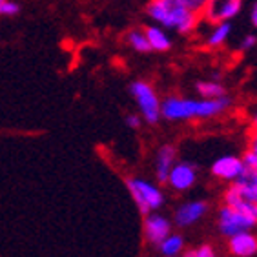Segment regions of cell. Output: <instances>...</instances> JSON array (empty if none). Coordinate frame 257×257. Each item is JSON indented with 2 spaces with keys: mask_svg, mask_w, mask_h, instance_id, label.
<instances>
[{
  "mask_svg": "<svg viewBox=\"0 0 257 257\" xmlns=\"http://www.w3.org/2000/svg\"><path fill=\"white\" fill-rule=\"evenodd\" d=\"M148 15L164 28H173L179 33H190L197 24V15L184 6L183 0H152Z\"/></svg>",
  "mask_w": 257,
  "mask_h": 257,
  "instance_id": "2",
  "label": "cell"
},
{
  "mask_svg": "<svg viewBox=\"0 0 257 257\" xmlns=\"http://www.w3.org/2000/svg\"><path fill=\"white\" fill-rule=\"evenodd\" d=\"M197 91L199 95H203L204 99H219V97H224V88L219 82H197Z\"/></svg>",
  "mask_w": 257,
  "mask_h": 257,
  "instance_id": "16",
  "label": "cell"
},
{
  "mask_svg": "<svg viewBox=\"0 0 257 257\" xmlns=\"http://www.w3.org/2000/svg\"><path fill=\"white\" fill-rule=\"evenodd\" d=\"M224 203L233 210H239L257 219V186L233 181L232 188H228V192L224 193Z\"/></svg>",
  "mask_w": 257,
  "mask_h": 257,
  "instance_id": "4",
  "label": "cell"
},
{
  "mask_svg": "<svg viewBox=\"0 0 257 257\" xmlns=\"http://www.w3.org/2000/svg\"><path fill=\"white\" fill-rule=\"evenodd\" d=\"M255 44H257V37H255V35H246V37L242 39V42H241V50L242 51L252 50Z\"/></svg>",
  "mask_w": 257,
  "mask_h": 257,
  "instance_id": "21",
  "label": "cell"
},
{
  "mask_svg": "<svg viewBox=\"0 0 257 257\" xmlns=\"http://www.w3.org/2000/svg\"><path fill=\"white\" fill-rule=\"evenodd\" d=\"M128 42L132 44L134 50L141 51V53L152 51V46H150L148 39H146V35H144L143 31H132V33L128 35Z\"/></svg>",
  "mask_w": 257,
  "mask_h": 257,
  "instance_id": "18",
  "label": "cell"
},
{
  "mask_svg": "<svg viewBox=\"0 0 257 257\" xmlns=\"http://www.w3.org/2000/svg\"><path fill=\"white\" fill-rule=\"evenodd\" d=\"M130 91L137 100V106L141 109V115L144 117V120L150 124L159 122L161 119V102H159V97L155 95L154 88L143 80H137L130 86Z\"/></svg>",
  "mask_w": 257,
  "mask_h": 257,
  "instance_id": "5",
  "label": "cell"
},
{
  "mask_svg": "<svg viewBox=\"0 0 257 257\" xmlns=\"http://www.w3.org/2000/svg\"><path fill=\"white\" fill-rule=\"evenodd\" d=\"M128 188L132 192L139 212L143 215H150L152 210H157L164 204V195L154 184L141 181V179H128Z\"/></svg>",
  "mask_w": 257,
  "mask_h": 257,
  "instance_id": "3",
  "label": "cell"
},
{
  "mask_svg": "<svg viewBox=\"0 0 257 257\" xmlns=\"http://www.w3.org/2000/svg\"><path fill=\"white\" fill-rule=\"evenodd\" d=\"M20 11V6L11 2V0H0V15L4 17H13Z\"/></svg>",
  "mask_w": 257,
  "mask_h": 257,
  "instance_id": "19",
  "label": "cell"
},
{
  "mask_svg": "<svg viewBox=\"0 0 257 257\" xmlns=\"http://www.w3.org/2000/svg\"><path fill=\"white\" fill-rule=\"evenodd\" d=\"M183 248H184V239L181 235H172V233L159 244V250H161V253L164 257L179 255V253L183 252Z\"/></svg>",
  "mask_w": 257,
  "mask_h": 257,
  "instance_id": "15",
  "label": "cell"
},
{
  "mask_svg": "<svg viewBox=\"0 0 257 257\" xmlns=\"http://www.w3.org/2000/svg\"><path fill=\"white\" fill-rule=\"evenodd\" d=\"M126 124H128L132 130H139L141 128V124H143V120H141L139 115H130L128 119H126Z\"/></svg>",
  "mask_w": 257,
  "mask_h": 257,
  "instance_id": "23",
  "label": "cell"
},
{
  "mask_svg": "<svg viewBox=\"0 0 257 257\" xmlns=\"http://www.w3.org/2000/svg\"><path fill=\"white\" fill-rule=\"evenodd\" d=\"M195 257H217L215 252H213V248L210 244H203L201 248L195 250Z\"/></svg>",
  "mask_w": 257,
  "mask_h": 257,
  "instance_id": "22",
  "label": "cell"
},
{
  "mask_svg": "<svg viewBox=\"0 0 257 257\" xmlns=\"http://www.w3.org/2000/svg\"><path fill=\"white\" fill-rule=\"evenodd\" d=\"M250 150L257 154V132H255V135H253V139H252V148H250Z\"/></svg>",
  "mask_w": 257,
  "mask_h": 257,
  "instance_id": "25",
  "label": "cell"
},
{
  "mask_svg": "<svg viewBox=\"0 0 257 257\" xmlns=\"http://www.w3.org/2000/svg\"><path fill=\"white\" fill-rule=\"evenodd\" d=\"M232 104L230 97H219V99L206 100H192L179 99V97H168L161 104V117L168 120H186L199 117V119H210L215 115L223 113L224 109Z\"/></svg>",
  "mask_w": 257,
  "mask_h": 257,
  "instance_id": "1",
  "label": "cell"
},
{
  "mask_svg": "<svg viewBox=\"0 0 257 257\" xmlns=\"http://www.w3.org/2000/svg\"><path fill=\"white\" fill-rule=\"evenodd\" d=\"M244 170L242 159L235 157V155H224V157L217 159L212 164V173L215 177L224 179V181H235Z\"/></svg>",
  "mask_w": 257,
  "mask_h": 257,
  "instance_id": "8",
  "label": "cell"
},
{
  "mask_svg": "<svg viewBox=\"0 0 257 257\" xmlns=\"http://www.w3.org/2000/svg\"><path fill=\"white\" fill-rule=\"evenodd\" d=\"M177 159V150L173 148L172 144H164L163 148L159 150L157 154V177L161 183H168L170 172L173 168V163Z\"/></svg>",
  "mask_w": 257,
  "mask_h": 257,
  "instance_id": "13",
  "label": "cell"
},
{
  "mask_svg": "<svg viewBox=\"0 0 257 257\" xmlns=\"http://www.w3.org/2000/svg\"><path fill=\"white\" fill-rule=\"evenodd\" d=\"M250 19H252V24L257 28V2L253 4V8H252V13H250Z\"/></svg>",
  "mask_w": 257,
  "mask_h": 257,
  "instance_id": "24",
  "label": "cell"
},
{
  "mask_svg": "<svg viewBox=\"0 0 257 257\" xmlns=\"http://www.w3.org/2000/svg\"><path fill=\"white\" fill-rule=\"evenodd\" d=\"M170 230H172V224H170L168 219H164L163 215H157V213L148 215L146 221H144L146 239L150 242H154V244H161L170 235Z\"/></svg>",
  "mask_w": 257,
  "mask_h": 257,
  "instance_id": "10",
  "label": "cell"
},
{
  "mask_svg": "<svg viewBox=\"0 0 257 257\" xmlns=\"http://www.w3.org/2000/svg\"><path fill=\"white\" fill-rule=\"evenodd\" d=\"M144 35H146V39H148L152 50H155V51H168L170 46H172L168 35L164 33L161 28H157V26H148V28L144 30Z\"/></svg>",
  "mask_w": 257,
  "mask_h": 257,
  "instance_id": "14",
  "label": "cell"
},
{
  "mask_svg": "<svg viewBox=\"0 0 257 257\" xmlns=\"http://www.w3.org/2000/svg\"><path fill=\"white\" fill-rule=\"evenodd\" d=\"M230 252L235 257H252L257 253V237L250 232H242L230 237Z\"/></svg>",
  "mask_w": 257,
  "mask_h": 257,
  "instance_id": "12",
  "label": "cell"
},
{
  "mask_svg": "<svg viewBox=\"0 0 257 257\" xmlns=\"http://www.w3.org/2000/svg\"><path fill=\"white\" fill-rule=\"evenodd\" d=\"M241 8L242 0H208L206 8L203 10V17L208 22L217 26L237 17Z\"/></svg>",
  "mask_w": 257,
  "mask_h": 257,
  "instance_id": "7",
  "label": "cell"
},
{
  "mask_svg": "<svg viewBox=\"0 0 257 257\" xmlns=\"http://www.w3.org/2000/svg\"><path fill=\"white\" fill-rule=\"evenodd\" d=\"M208 210V204L204 201H192L183 206L177 208L175 212V224L181 228L192 226L193 223H197L199 219L203 217Z\"/></svg>",
  "mask_w": 257,
  "mask_h": 257,
  "instance_id": "11",
  "label": "cell"
},
{
  "mask_svg": "<svg viewBox=\"0 0 257 257\" xmlns=\"http://www.w3.org/2000/svg\"><path fill=\"white\" fill-rule=\"evenodd\" d=\"M195 179H197V170H195L193 164L179 163V164H175L172 168V172H170L168 183L172 184V188L183 192V190L192 188L193 183H195Z\"/></svg>",
  "mask_w": 257,
  "mask_h": 257,
  "instance_id": "9",
  "label": "cell"
},
{
  "mask_svg": "<svg viewBox=\"0 0 257 257\" xmlns=\"http://www.w3.org/2000/svg\"><path fill=\"white\" fill-rule=\"evenodd\" d=\"M230 31H232L230 22H221V24H217L215 30H213V33L210 35V39H208V46H221L223 42H226V39L230 37Z\"/></svg>",
  "mask_w": 257,
  "mask_h": 257,
  "instance_id": "17",
  "label": "cell"
},
{
  "mask_svg": "<svg viewBox=\"0 0 257 257\" xmlns=\"http://www.w3.org/2000/svg\"><path fill=\"white\" fill-rule=\"evenodd\" d=\"M253 128H255V132H257V111L253 113Z\"/></svg>",
  "mask_w": 257,
  "mask_h": 257,
  "instance_id": "26",
  "label": "cell"
},
{
  "mask_svg": "<svg viewBox=\"0 0 257 257\" xmlns=\"http://www.w3.org/2000/svg\"><path fill=\"white\" fill-rule=\"evenodd\" d=\"M183 2H184V6L192 11V13H195V15L203 13V10L208 4V0H183Z\"/></svg>",
  "mask_w": 257,
  "mask_h": 257,
  "instance_id": "20",
  "label": "cell"
},
{
  "mask_svg": "<svg viewBox=\"0 0 257 257\" xmlns=\"http://www.w3.org/2000/svg\"><path fill=\"white\" fill-rule=\"evenodd\" d=\"M255 224V217L246 215V213L239 212V210H233L230 206L221 208V212H219V230L226 237H233V235L242 232H250Z\"/></svg>",
  "mask_w": 257,
  "mask_h": 257,
  "instance_id": "6",
  "label": "cell"
}]
</instances>
